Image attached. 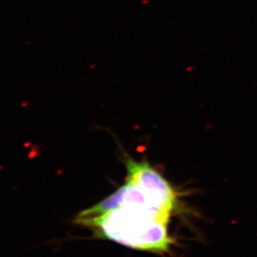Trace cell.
I'll list each match as a JSON object with an SVG mask.
<instances>
[{"instance_id": "1", "label": "cell", "mask_w": 257, "mask_h": 257, "mask_svg": "<svg viewBox=\"0 0 257 257\" xmlns=\"http://www.w3.org/2000/svg\"><path fill=\"white\" fill-rule=\"evenodd\" d=\"M171 216L138 205H123L74 224L91 229L98 237L135 250L165 254L174 240L169 235Z\"/></svg>"}, {"instance_id": "2", "label": "cell", "mask_w": 257, "mask_h": 257, "mask_svg": "<svg viewBox=\"0 0 257 257\" xmlns=\"http://www.w3.org/2000/svg\"><path fill=\"white\" fill-rule=\"evenodd\" d=\"M121 156L127 171L124 185L75 218L93 217L123 205L143 206L171 216L178 205L177 190L149 161L134 159L122 147Z\"/></svg>"}]
</instances>
